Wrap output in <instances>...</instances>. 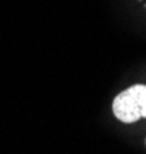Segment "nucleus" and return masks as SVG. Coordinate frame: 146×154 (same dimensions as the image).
Segmentation results:
<instances>
[{
    "label": "nucleus",
    "instance_id": "f257e3e1",
    "mask_svg": "<svg viewBox=\"0 0 146 154\" xmlns=\"http://www.w3.org/2000/svg\"><path fill=\"white\" fill-rule=\"evenodd\" d=\"M112 112L123 123L146 119V85H132L117 94L112 102Z\"/></svg>",
    "mask_w": 146,
    "mask_h": 154
}]
</instances>
